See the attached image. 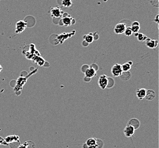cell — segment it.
I'll return each mask as SVG.
<instances>
[{
	"label": "cell",
	"instance_id": "6da1fadb",
	"mask_svg": "<svg viewBox=\"0 0 159 148\" xmlns=\"http://www.w3.org/2000/svg\"><path fill=\"white\" fill-rule=\"evenodd\" d=\"M109 78L106 75H102L100 76L98 80V84L101 89H105L108 86Z\"/></svg>",
	"mask_w": 159,
	"mask_h": 148
},
{
	"label": "cell",
	"instance_id": "7a4b0ae2",
	"mask_svg": "<svg viewBox=\"0 0 159 148\" xmlns=\"http://www.w3.org/2000/svg\"><path fill=\"white\" fill-rule=\"evenodd\" d=\"M123 72L121 65L118 64V63L115 64L111 68V73L112 75H113L115 77L120 76Z\"/></svg>",
	"mask_w": 159,
	"mask_h": 148
},
{
	"label": "cell",
	"instance_id": "3957f363",
	"mask_svg": "<svg viewBox=\"0 0 159 148\" xmlns=\"http://www.w3.org/2000/svg\"><path fill=\"white\" fill-rule=\"evenodd\" d=\"M50 13L51 16L53 18H60L63 16L64 12L61 9L60 7H56L54 8H52L50 10Z\"/></svg>",
	"mask_w": 159,
	"mask_h": 148
},
{
	"label": "cell",
	"instance_id": "277c9868",
	"mask_svg": "<svg viewBox=\"0 0 159 148\" xmlns=\"http://www.w3.org/2000/svg\"><path fill=\"white\" fill-rule=\"evenodd\" d=\"M126 28V24L125 23H118L115 27L114 32L116 34H121L124 33Z\"/></svg>",
	"mask_w": 159,
	"mask_h": 148
},
{
	"label": "cell",
	"instance_id": "5b68a950",
	"mask_svg": "<svg viewBox=\"0 0 159 148\" xmlns=\"http://www.w3.org/2000/svg\"><path fill=\"white\" fill-rule=\"evenodd\" d=\"M85 73V77H87L88 78H91L94 77V76H96V71L93 67L90 66L88 67L84 71Z\"/></svg>",
	"mask_w": 159,
	"mask_h": 148
},
{
	"label": "cell",
	"instance_id": "8992f818",
	"mask_svg": "<svg viewBox=\"0 0 159 148\" xmlns=\"http://www.w3.org/2000/svg\"><path fill=\"white\" fill-rule=\"evenodd\" d=\"M134 132H135V129H134L132 126L127 125L125 128L124 129V133L125 136V137L129 138L132 137L134 134Z\"/></svg>",
	"mask_w": 159,
	"mask_h": 148
},
{
	"label": "cell",
	"instance_id": "52a82bcc",
	"mask_svg": "<svg viewBox=\"0 0 159 148\" xmlns=\"http://www.w3.org/2000/svg\"><path fill=\"white\" fill-rule=\"evenodd\" d=\"M145 42L146 46L149 49H155L158 46V41L157 40H152V39L148 38Z\"/></svg>",
	"mask_w": 159,
	"mask_h": 148
},
{
	"label": "cell",
	"instance_id": "ba28073f",
	"mask_svg": "<svg viewBox=\"0 0 159 148\" xmlns=\"http://www.w3.org/2000/svg\"><path fill=\"white\" fill-rule=\"evenodd\" d=\"M26 28V23L24 21H20L16 23V33H22Z\"/></svg>",
	"mask_w": 159,
	"mask_h": 148
},
{
	"label": "cell",
	"instance_id": "9c48e42d",
	"mask_svg": "<svg viewBox=\"0 0 159 148\" xmlns=\"http://www.w3.org/2000/svg\"><path fill=\"white\" fill-rule=\"evenodd\" d=\"M127 125L132 126L134 129L136 130L139 128L140 126V122L137 119L133 118L132 119H130L129 121H128V123H127Z\"/></svg>",
	"mask_w": 159,
	"mask_h": 148
},
{
	"label": "cell",
	"instance_id": "30bf717a",
	"mask_svg": "<svg viewBox=\"0 0 159 148\" xmlns=\"http://www.w3.org/2000/svg\"><path fill=\"white\" fill-rule=\"evenodd\" d=\"M156 97V93L155 92L153 89H148L146 90V95H145V98L148 100L151 101L154 100Z\"/></svg>",
	"mask_w": 159,
	"mask_h": 148
},
{
	"label": "cell",
	"instance_id": "8fae6325",
	"mask_svg": "<svg viewBox=\"0 0 159 148\" xmlns=\"http://www.w3.org/2000/svg\"><path fill=\"white\" fill-rule=\"evenodd\" d=\"M72 20L73 18L70 15H68V16H64L62 19L63 25L66 27L71 26L72 24Z\"/></svg>",
	"mask_w": 159,
	"mask_h": 148
},
{
	"label": "cell",
	"instance_id": "7c38bea8",
	"mask_svg": "<svg viewBox=\"0 0 159 148\" xmlns=\"http://www.w3.org/2000/svg\"><path fill=\"white\" fill-rule=\"evenodd\" d=\"M146 89L145 88H140L138 89L136 92V96L137 98L139 100H143L144 98H145L146 95Z\"/></svg>",
	"mask_w": 159,
	"mask_h": 148
},
{
	"label": "cell",
	"instance_id": "4fadbf2b",
	"mask_svg": "<svg viewBox=\"0 0 159 148\" xmlns=\"http://www.w3.org/2000/svg\"><path fill=\"white\" fill-rule=\"evenodd\" d=\"M86 144L88 148H96V139L93 138H90L87 141Z\"/></svg>",
	"mask_w": 159,
	"mask_h": 148
},
{
	"label": "cell",
	"instance_id": "5bb4252c",
	"mask_svg": "<svg viewBox=\"0 0 159 148\" xmlns=\"http://www.w3.org/2000/svg\"><path fill=\"white\" fill-rule=\"evenodd\" d=\"M132 64H133V63L131 61H129L128 62L124 63L123 65H121L123 71H124V72L129 71V70L131 69V67H132Z\"/></svg>",
	"mask_w": 159,
	"mask_h": 148
},
{
	"label": "cell",
	"instance_id": "9a60e30c",
	"mask_svg": "<svg viewBox=\"0 0 159 148\" xmlns=\"http://www.w3.org/2000/svg\"><path fill=\"white\" fill-rule=\"evenodd\" d=\"M84 39L85 42H87L88 43H92L94 41V37L92 33H89L88 34H86L84 36Z\"/></svg>",
	"mask_w": 159,
	"mask_h": 148
},
{
	"label": "cell",
	"instance_id": "2e32d148",
	"mask_svg": "<svg viewBox=\"0 0 159 148\" xmlns=\"http://www.w3.org/2000/svg\"><path fill=\"white\" fill-rule=\"evenodd\" d=\"M130 73L129 71H127V72H122L121 75L120 76L121 79L123 80H129L130 78Z\"/></svg>",
	"mask_w": 159,
	"mask_h": 148
},
{
	"label": "cell",
	"instance_id": "e0dca14e",
	"mask_svg": "<svg viewBox=\"0 0 159 148\" xmlns=\"http://www.w3.org/2000/svg\"><path fill=\"white\" fill-rule=\"evenodd\" d=\"M72 4V0H63L61 2V5L65 8L71 7Z\"/></svg>",
	"mask_w": 159,
	"mask_h": 148
},
{
	"label": "cell",
	"instance_id": "ac0fdd59",
	"mask_svg": "<svg viewBox=\"0 0 159 148\" xmlns=\"http://www.w3.org/2000/svg\"><path fill=\"white\" fill-rule=\"evenodd\" d=\"M137 40H138V41H140V42H145L146 39L148 38V37H146V36L144 35L143 33H139L138 35L137 36Z\"/></svg>",
	"mask_w": 159,
	"mask_h": 148
},
{
	"label": "cell",
	"instance_id": "d6986e66",
	"mask_svg": "<svg viewBox=\"0 0 159 148\" xmlns=\"http://www.w3.org/2000/svg\"><path fill=\"white\" fill-rule=\"evenodd\" d=\"M124 33L125 34V36H127V37H130V36L132 35L133 34V32L132 31V30H131L130 27H128V28H127L125 29Z\"/></svg>",
	"mask_w": 159,
	"mask_h": 148
},
{
	"label": "cell",
	"instance_id": "ffe728a7",
	"mask_svg": "<svg viewBox=\"0 0 159 148\" xmlns=\"http://www.w3.org/2000/svg\"><path fill=\"white\" fill-rule=\"evenodd\" d=\"M130 28H131V30H132L133 33H137L139 31V30L140 29V26L132 25L130 27Z\"/></svg>",
	"mask_w": 159,
	"mask_h": 148
},
{
	"label": "cell",
	"instance_id": "44dd1931",
	"mask_svg": "<svg viewBox=\"0 0 159 148\" xmlns=\"http://www.w3.org/2000/svg\"><path fill=\"white\" fill-rule=\"evenodd\" d=\"M96 148H102L104 146V143L101 140L96 139Z\"/></svg>",
	"mask_w": 159,
	"mask_h": 148
},
{
	"label": "cell",
	"instance_id": "7402d4cb",
	"mask_svg": "<svg viewBox=\"0 0 159 148\" xmlns=\"http://www.w3.org/2000/svg\"><path fill=\"white\" fill-rule=\"evenodd\" d=\"M132 25H134V26H140V23L139 22H137V21H135V22H134Z\"/></svg>",
	"mask_w": 159,
	"mask_h": 148
},
{
	"label": "cell",
	"instance_id": "603a6c76",
	"mask_svg": "<svg viewBox=\"0 0 159 148\" xmlns=\"http://www.w3.org/2000/svg\"><path fill=\"white\" fill-rule=\"evenodd\" d=\"M83 147H84V148H88V145H87L86 144H85L84 145Z\"/></svg>",
	"mask_w": 159,
	"mask_h": 148
},
{
	"label": "cell",
	"instance_id": "cb8c5ba5",
	"mask_svg": "<svg viewBox=\"0 0 159 148\" xmlns=\"http://www.w3.org/2000/svg\"><path fill=\"white\" fill-rule=\"evenodd\" d=\"M158 15H157V16H156V22L158 23Z\"/></svg>",
	"mask_w": 159,
	"mask_h": 148
},
{
	"label": "cell",
	"instance_id": "d4e9b609",
	"mask_svg": "<svg viewBox=\"0 0 159 148\" xmlns=\"http://www.w3.org/2000/svg\"><path fill=\"white\" fill-rule=\"evenodd\" d=\"M2 66L0 65V72H1V71H2Z\"/></svg>",
	"mask_w": 159,
	"mask_h": 148
}]
</instances>
